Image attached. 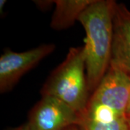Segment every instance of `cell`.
Instances as JSON below:
<instances>
[{
  "instance_id": "cell-11",
  "label": "cell",
  "mask_w": 130,
  "mask_h": 130,
  "mask_svg": "<svg viewBox=\"0 0 130 130\" xmlns=\"http://www.w3.org/2000/svg\"><path fill=\"white\" fill-rule=\"evenodd\" d=\"M6 2H7V1H5V0H1L0 1V10H1V12H2V9H4V7H5Z\"/></svg>"
},
{
  "instance_id": "cell-10",
  "label": "cell",
  "mask_w": 130,
  "mask_h": 130,
  "mask_svg": "<svg viewBox=\"0 0 130 130\" xmlns=\"http://www.w3.org/2000/svg\"><path fill=\"white\" fill-rule=\"evenodd\" d=\"M126 118H127L128 121L130 124V99L129 101V104H128V107H127V110H126Z\"/></svg>"
},
{
  "instance_id": "cell-4",
  "label": "cell",
  "mask_w": 130,
  "mask_h": 130,
  "mask_svg": "<svg viewBox=\"0 0 130 130\" xmlns=\"http://www.w3.org/2000/svg\"><path fill=\"white\" fill-rule=\"evenodd\" d=\"M53 43L42 44L23 52L5 49L0 56V92L13 88L20 79L55 50Z\"/></svg>"
},
{
  "instance_id": "cell-5",
  "label": "cell",
  "mask_w": 130,
  "mask_h": 130,
  "mask_svg": "<svg viewBox=\"0 0 130 130\" xmlns=\"http://www.w3.org/2000/svg\"><path fill=\"white\" fill-rule=\"evenodd\" d=\"M78 119V113L61 101L42 96L29 113L27 124L30 130H65L77 125Z\"/></svg>"
},
{
  "instance_id": "cell-2",
  "label": "cell",
  "mask_w": 130,
  "mask_h": 130,
  "mask_svg": "<svg viewBox=\"0 0 130 130\" xmlns=\"http://www.w3.org/2000/svg\"><path fill=\"white\" fill-rule=\"evenodd\" d=\"M116 5L113 0H94L78 20L85 31L83 47L90 94L98 86L111 64Z\"/></svg>"
},
{
  "instance_id": "cell-12",
  "label": "cell",
  "mask_w": 130,
  "mask_h": 130,
  "mask_svg": "<svg viewBox=\"0 0 130 130\" xmlns=\"http://www.w3.org/2000/svg\"><path fill=\"white\" fill-rule=\"evenodd\" d=\"M65 130H79V129L77 128V126L76 125H73L68 127L67 129H66Z\"/></svg>"
},
{
  "instance_id": "cell-8",
  "label": "cell",
  "mask_w": 130,
  "mask_h": 130,
  "mask_svg": "<svg viewBox=\"0 0 130 130\" xmlns=\"http://www.w3.org/2000/svg\"><path fill=\"white\" fill-rule=\"evenodd\" d=\"M39 9L46 10L50 8L51 5L55 3V1H34Z\"/></svg>"
},
{
  "instance_id": "cell-9",
  "label": "cell",
  "mask_w": 130,
  "mask_h": 130,
  "mask_svg": "<svg viewBox=\"0 0 130 130\" xmlns=\"http://www.w3.org/2000/svg\"><path fill=\"white\" fill-rule=\"evenodd\" d=\"M9 130H30V129H29L28 124L26 123V124H24L19 126L18 127H15V128H13V129H10Z\"/></svg>"
},
{
  "instance_id": "cell-7",
  "label": "cell",
  "mask_w": 130,
  "mask_h": 130,
  "mask_svg": "<svg viewBox=\"0 0 130 130\" xmlns=\"http://www.w3.org/2000/svg\"><path fill=\"white\" fill-rule=\"evenodd\" d=\"M94 0H55L50 27L56 30H65L79 20L81 14Z\"/></svg>"
},
{
  "instance_id": "cell-1",
  "label": "cell",
  "mask_w": 130,
  "mask_h": 130,
  "mask_svg": "<svg viewBox=\"0 0 130 130\" xmlns=\"http://www.w3.org/2000/svg\"><path fill=\"white\" fill-rule=\"evenodd\" d=\"M130 99V76L110 64L79 116V130H130L126 110Z\"/></svg>"
},
{
  "instance_id": "cell-6",
  "label": "cell",
  "mask_w": 130,
  "mask_h": 130,
  "mask_svg": "<svg viewBox=\"0 0 130 130\" xmlns=\"http://www.w3.org/2000/svg\"><path fill=\"white\" fill-rule=\"evenodd\" d=\"M111 64L130 76V11L123 3L114 9Z\"/></svg>"
},
{
  "instance_id": "cell-3",
  "label": "cell",
  "mask_w": 130,
  "mask_h": 130,
  "mask_svg": "<svg viewBox=\"0 0 130 130\" xmlns=\"http://www.w3.org/2000/svg\"><path fill=\"white\" fill-rule=\"evenodd\" d=\"M42 96L56 98L79 114L88 101L89 91L83 46L70 48L41 90Z\"/></svg>"
}]
</instances>
